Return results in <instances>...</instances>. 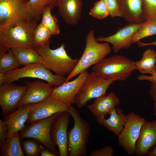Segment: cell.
<instances>
[{
    "instance_id": "1",
    "label": "cell",
    "mask_w": 156,
    "mask_h": 156,
    "mask_svg": "<svg viewBox=\"0 0 156 156\" xmlns=\"http://www.w3.org/2000/svg\"><path fill=\"white\" fill-rule=\"evenodd\" d=\"M49 40L44 45L34 47L42 57L44 67L52 70L55 74L61 76L68 75L76 66L79 59H73L65 49V44L61 43L60 47L54 49L50 48Z\"/></svg>"
},
{
    "instance_id": "2",
    "label": "cell",
    "mask_w": 156,
    "mask_h": 156,
    "mask_svg": "<svg viewBox=\"0 0 156 156\" xmlns=\"http://www.w3.org/2000/svg\"><path fill=\"white\" fill-rule=\"evenodd\" d=\"M86 41L85 47L82 55L73 70L66 77L65 82L69 81L83 71L97 64L111 51L109 43H100L96 40L92 29L88 32Z\"/></svg>"
},
{
    "instance_id": "3",
    "label": "cell",
    "mask_w": 156,
    "mask_h": 156,
    "mask_svg": "<svg viewBox=\"0 0 156 156\" xmlns=\"http://www.w3.org/2000/svg\"><path fill=\"white\" fill-rule=\"evenodd\" d=\"M37 25V22L28 21L13 26L0 28V47L10 49L34 47L33 34Z\"/></svg>"
},
{
    "instance_id": "4",
    "label": "cell",
    "mask_w": 156,
    "mask_h": 156,
    "mask_svg": "<svg viewBox=\"0 0 156 156\" xmlns=\"http://www.w3.org/2000/svg\"><path fill=\"white\" fill-rule=\"evenodd\" d=\"M73 117L74 124L68 132V153L70 156H86V145L89 137L90 128L83 119L77 109L71 105L68 111Z\"/></svg>"
},
{
    "instance_id": "5",
    "label": "cell",
    "mask_w": 156,
    "mask_h": 156,
    "mask_svg": "<svg viewBox=\"0 0 156 156\" xmlns=\"http://www.w3.org/2000/svg\"><path fill=\"white\" fill-rule=\"evenodd\" d=\"M135 70L136 61L120 55L105 57L92 68L93 71L104 75L115 81L126 80Z\"/></svg>"
},
{
    "instance_id": "6",
    "label": "cell",
    "mask_w": 156,
    "mask_h": 156,
    "mask_svg": "<svg viewBox=\"0 0 156 156\" xmlns=\"http://www.w3.org/2000/svg\"><path fill=\"white\" fill-rule=\"evenodd\" d=\"M115 81L99 73L93 71L89 73L75 98V103L79 109L83 108L88 101L105 95L110 86Z\"/></svg>"
},
{
    "instance_id": "7",
    "label": "cell",
    "mask_w": 156,
    "mask_h": 156,
    "mask_svg": "<svg viewBox=\"0 0 156 156\" xmlns=\"http://www.w3.org/2000/svg\"><path fill=\"white\" fill-rule=\"evenodd\" d=\"M28 77L41 79L56 87L64 83L66 78L65 76L53 74L44 67L42 63H39L25 65L21 68L5 73L4 83H11Z\"/></svg>"
},
{
    "instance_id": "8",
    "label": "cell",
    "mask_w": 156,
    "mask_h": 156,
    "mask_svg": "<svg viewBox=\"0 0 156 156\" xmlns=\"http://www.w3.org/2000/svg\"><path fill=\"white\" fill-rule=\"evenodd\" d=\"M60 112L55 113L47 118L36 121L25 126L19 133L21 140L27 138L35 140L42 144L46 149L56 156L59 155L52 138L51 130L53 122Z\"/></svg>"
},
{
    "instance_id": "9",
    "label": "cell",
    "mask_w": 156,
    "mask_h": 156,
    "mask_svg": "<svg viewBox=\"0 0 156 156\" xmlns=\"http://www.w3.org/2000/svg\"><path fill=\"white\" fill-rule=\"evenodd\" d=\"M29 0H0V28L28 21Z\"/></svg>"
},
{
    "instance_id": "10",
    "label": "cell",
    "mask_w": 156,
    "mask_h": 156,
    "mask_svg": "<svg viewBox=\"0 0 156 156\" xmlns=\"http://www.w3.org/2000/svg\"><path fill=\"white\" fill-rule=\"evenodd\" d=\"M127 121L118 136L119 145L129 155L135 154L136 142L146 120L134 112L126 115Z\"/></svg>"
},
{
    "instance_id": "11",
    "label": "cell",
    "mask_w": 156,
    "mask_h": 156,
    "mask_svg": "<svg viewBox=\"0 0 156 156\" xmlns=\"http://www.w3.org/2000/svg\"><path fill=\"white\" fill-rule=\"evenodd\" d=\"M87 70L80 73L72 81L65 82L53 88L50 96L63 103L71 105L75 103V98L89 74Z\"/></svg>"
},
{
    "instance_id": "12",
    "label": "cell",
    "mask_w": 156,
    "mask_h": 156,
    "mask_svg": "<svg viewBox=\"0 0 156 156\" xmlns=\"http://www.w3.org/2000/svg\"><path fill=\"white\" fill-rule=\"evenodd\" d=\"M70 105L50 96L41 102L32 104L26 123L30 124L49 117L55 113L68 111Z\"/></svg>"
},
{
    "instance_id": "13",
    "label": "cell",
    "mask_w": 156,
    "mask_h": 156,
    "mask_svg": "<svg viewBox=\"0 0 156 156\" xmlns=\"http://www.w3.org/2000/svg\"><path fill=\"white\" fill-rule=\"evenodd\" d=\"M71 116L68 111L61 112L56 117L52 125V135L58 147L60 156L68 155L67 128Z\"/></svg>"
},
{
    "instance_id": "14",
    "label": "cell",
    "mask_w": 156,
    "mask_h": 156,
    "mask_svg": "<svg viewBox=\"0 0 156 156\" xmlns=\"http://www.w3.org/2000/svg\"><path fill=\"white\" fill-rule=\"evenodd\" d=\"M26 86L11 83H4L0 86V105L4 116L17 108L25 93Z\"/></svg>"
},
{
    "instance_id": "15",
    "label": "cell",
    "mask_w": 156,
    "mask_h": 156,
    "mask_svg": "<svg viewBox=\"0 0 156 156\" xmlns=\"http://www.w3.org/2000/svg\"><path fill=\"white\" fill-rule=\"evenodd\" d=\"M143 23H130L119 29L113 35L107 37L101 36L96 38V40L99 42H105L110 44L113 51L117 53L122 49H127L129 48L133 43V38L134 34Z\"/></svg>"
},
{
    "instance_id": "16",
    "label": "cell",
    "mask_w": 156,
    "mask_h": 156,
    "mask_svg": "<svg viewBox=\"0 0 156 156\" xmlns=\"http://www.w3.org/2000/svg\"><path fill=\"white\" fill-rule=\"evenodd\" d=\"M27 90L18 104L17 108L27 104H34L41 102L50 96L53 85L40 81H26L25 82Z\"/></svg>"
},
{
    "instance_id": "17",
    "label": "cell",
    "mask_w": 156,
    "mask_h": 156,
    "mask_svg": "<svg viewBox=\"0 0 156 156\" xmlns=\"http://www.w3.org/2000/svg\"><path fill=\"white\" fill-rule=\"evenodd\" d=\"M156 145V120L145 121L142 125L136 143L135 154L146 155L148 151Z\"/></svg>"
},
{
    "instance_id": "18",
    "label": "cell",
    "mask_w": 156,
    "mask_h": 156,
    "mask_svg": "<svg viewBox=\"0 0 156 156\" xmlns=\"http://www.w3.org/2000/svg\"><path fill=\"white\" fill-rule=\"evenodd\" d=\"M32 104L23 105L18 108L16 110L4 116V121L8 128L7 139L24 128Z\"/></svg>"
},
{
    "instance_id": "19",
    "label": "cell",
    "mask_w": 156,
    "mask_h": 156,
    "mask_svg": "<svg viewBox=\"0 0 156 156\" xmlns=\"http://www.w3.org/2000/svg\"><path fill=\"white\" fill-rule=\"evenodd\" d=\"M83 4L82 0H58V13L67 24L76 25L81 18Z\"/></svg>"
},
{
    "instance_id": "20",
    "label": "cell",
    "mask_w": 156,
    "mask_h": 156,
    "mask_svg": "<svg viewBox=\"0 0 156 156\" xmlns=\"http://www.w3.org/2000/svg\"><path fill=\"white\" fill-rule=\"evenodd\" d=\"M122 17L130 24L145 22L142 0H118Z\"/></svg>"
},
{
    "instance_id": "21",
    "label": "cell",
    "mask_w": 156,
    "mask_h": 156,
    "mask_svg": "<svg viewBox=\"0 0 156 156\" xmlns=\"http://www.w3.org/2000/svg\"><path fill=\"white\" fill-rule=\"evenodd\" d=\"M120 104V100L113 92L95 99L92 103L87 106L88 109L95 117H105L109 111Z\"/></svg>"
},
{
    "instance_id": "22",
    "label": "cell",
    "mask_w": 156,
    "mask_h": 156,
    "mask_svg": "<svg viewBox=\"0 0 156 156\" xmlns=\"http://www.w3.org/2000/svg\"><path fill=\"white\" fill-rule=\"evenodd\" d=\"M109 117H95L97 123L118 136L123 130L127 121L126 115L119 107L114 108L108 113Z\"/></svg>"
},
{
    "instance_id": "23",
    "label": "cell",
    "mask_w": 156,
    "mask_h": 156,
    "mask_svg": "<svg viewBox=\"0 0 156 156\" xmlns=\"http://www.w3.org/2000/svg\"><path fill=\"white\" fill-rule=\"evenodd\" d=\"M11 49L20 65L42 63V57L34 47H16Z\"/></svg>"
},
{
    "instance_id": "24",
    "label": "cell",
    "mask_w": 156,
    "mask_h": 156,
    "mask_svg": "<svg viewBox=\"0 0 156 156\" xmlns=\"http://www.w3.org/2000/svg\"><path fill=\"white\" fill-rule=\"evenodd\" d=\"M58 0H29L28 2L29 13L28 21L37 23L41 18L42 12L47 6L53 10L57 7Z\"/></svg>"
},
{
    "instance_id": "25",
    "label": "cell",
    "mask_w": 156,
    "mask_h": 156,
    "mask_svg": "<svg viewBox=\"0 0 156 156\" xmlns=\"http://www.w3.org/2000/svg\"><path fill=\"white\" fill-rule=\"evenodd\" d=\"M156 52L149 49L143 52L141 59L136 61L137 70L142 74L155 73L156 67Z\"/></svg>"
},
{
    "instance_id": "26",
    "label": "cell",
    "mask_w": 156,
    "mask_h": 156,
    "mask_svg": "<svg viewBox=\"0 0 156 156\" xmlns=\"http://www.w3.org/2000/svg\"><path fill=\"white\" fill-rule=\"evenodd\" d=\"M20 65L11 49L0 47V73H6Z\"/></svg>"
},
{
    "instance_id": "27",
    "label": "cell",
    "mask_w": 156,
    "mask_h": 156,
    "mask_svg": "<svg viewBox=\"0 0 156 156\" xmlns=\"http://www.w3.org/2000/svg\"><path fill=\"white\" fill-rule=\"evenodd\" d=\"M19 133H16L7 139L1 147L2 156H24Z\"/></svg>"
},
{
    "instance_id": "28",
    "label": "cell",
    "mask_w": 156,
    "mask_h": 156,
    "mask_svg": "<svg viewBox=\"0 0 156 156\" xmlns=\"http://www.w3.org/2000/svg\"><path fill=\"white\" fill-rule=\"evenodd\" d=\"M52 10L49 6L44 8L42 14L40 23L49 29L52 35H56L60 33V30L56 15L51 13Z\"/></svg>"
},
{
    "instance_id": "29",
    "label": "cell",
    "mask_w": 156,
    "mask_h": 156,
    "mask_svg": "<svg viewBox=\"0 0 156 156\" xmlns=\"http://www.w3.org/2000/svg\"><path fill=\"white\" fill-rule=\"evenodd\" d=\"M156 35V20L145 21L134 34L133 43L138 42L145 37Z\"/></svg>"
},
{
    "instance_id": "30",
    "label": "cell",
    "mask_w": 156,
    "mask_h": 156,
    "mask_svg": "<svg viewBox=\"0 0 156 156\" xmlns=\"http://www.w3.org/2000/svg\"><path fill=\"white\" fill-rule=\"evenodd\" d=\"M52 36L49 29L40 23L36 27L34 33V47L41 46L50 40Z\"/></svg>"
},
{
    "instance_id": "31",
    "label": "cell",
    "mask_w": 156,
    "mask_h": 156,
    "mask_svg": "<svg viewBox=\"0 0 156 156\" xmlns=\"http://www.w3.org/2000/svg\"><path fill=\"white\" fill-rule=\"evenodd\" d=\"M89 14L92 17L100 20L104 19L109 16L108 10L103 0L95 2Z\"/></svg>"
},
{
    "instance_id": "32",
    "label": "cell",
    "mask_w": 156,
    "mask_h": 156,
    "mask_svg": "<svg viewBox=\"0 0 156 156\" xmlns=\"http://www.w3.org/2000/svg\"><path fill=\"white\" fill-rule=\"evenodd\" d=\"M25 153L28 156H36L40 155L43 147L37 142L30 139H27L22 143Z\"/></svg>"
},
{
    "instance_id": "33",
    "label": "cell",
    "mask_w": 156,
    "mask_h": 156,
    "mask_svg": "<svg viewBox=\"0 0 156 156\" xmlns=\"http://www.w3.org/2000/svg\"><path fill=\"white\" fill-rule=\"evenodd\" d=\"M145 21L156 20V0H142Z\"/></svg>"
},
{
    "instance_id": "34",
    "label": "cell",
    "mask_w": 156,
    "mask_h": 156,
    "mask_svg": "<svg viewBox=\"0 0 156 156\" xmlns=\"http://www.w3.org/2000/svg\"><path fill=\"white\" fill-rule=\"evenodd\" d=\"M112 17H122L120 7L118 0H103Z\"/></svg>"
},
{
    "instance_id": "35",
    "label": "cell",
    "mask_w": 156,
    "mask_h": 156,
    "mask_svg": "<svg viewBox=\"0 0 156 156\" xmlns=\"http://www.w3.org/2000/svg\"><path fill=\"white\" fill-rule=\"evenodd\" d=\"M114 153V150L113 147L108 145L91 151L90 155L91 156H112Z\"/></svg>"
},
{
    "instance_id": "36",
    "label": "cell",
    "mask_w": 156,
    "mask_h": 156,
    "mask_svg": "<svg viewBox=\"0 0 156 156\" xmlns=\"http://www.w3.org/2000/svg\"><path fill=\"white\" fill-rule=\"evenodd\" d=\"M8 128L6 124L4 121L0 119V146L1 147L6 140Z\"/></svg>"
},
{
    "instance_id": "37",
    "label": "cell",
    "mask_w": 156,
    "mask_h": 156,
    "mask_svg": "<svg viewBox=\"0 0 156 156\" xmlns=\"http://www.w3.org/2000/svg\"><path fill=\"white\" fill-rule=\"evenodd\" d=\"M150 76H147L144 74H142L138 76V79L140 81H147L152 82H156V73H151Z\"/></svg>"
},
{
    "instance_id": "38",
    "label": "cell",
    "mask_w": 156,
    "mask_h": 156,
    "mask_svg": "<svg viewBox=\"0 0 156 156\" xmlns=\"http://www.w3.org/2000/svg\"><path fill=\"white\" fill-rule=\"evenodd\" d=\"M149 93L150 96L154 100L156 99V82H151Z\"/></svg>"
},
{
    "instance_id": "39",
    "label": "cell",
    "mask_w": 156,
    "mask_h": 156,
    "mask_svg": "<svg viewBox=\"0 0 156 156\" xmlns=\"http://www.w3.org/2000/svg\"><path fill=\"white\" fill-rule=\"evenodd\" d=\"M40 155L41 156H55L56 155L51 151L44 148L41 151Z\"/></svg>"
},
{
    "instance_id": "40",
    "label": "cell",
    "mask_w": 156,
    "mask_h": 156,
    "mask_svg": "<svg viewBox=\"0 0 156 156\" xmlns=\"http://www.w3.org/2000/svg\"><path fill=\"white\" fill-rule=\"evenodd\" d=\"M138 47H142L148 45L156 46V40L150 43H145L139 41L137 42Z\"/></svg>"
},
{
    "instance_id": "41",
    "label": "cell",
    "mask_w": 156,
    "mask_h": 156,
    "mask_svg": "<svg viewBox=\"0 0 156 156\" xmlns=\"http://www.w3.org/2000/svg\"><path fill=\"white\" fill-rule=\"evenodd\" d=\"M151 148L146 155V156H156V145Z\"/></svg>"
},
{
    "instance_id": "42",
    "label": "cell",
    "mask_w": 156,
    "mask_h": 156,
    "mask_svg": "<svg viewBox=\"0 0 156 156\" xmlns=\"http://www.w3.org/2000/svg\"><path fill=\"white\" fill-rule=\"evenodd\" d=\"M5 73H0V86L4 83Z\"/></svg>"
},
{
    "instance_id": "43",
    "label": "cell",
    "mask_w": 156,
    "mask_h": 156,
    "mask_svg": "<svg viewBox=\"0 0 156 156\" xmlns=\"http://www.w3.org/2000/svg\"><path fill=\"white\" fill-rule=\"evenodd\" d=\"M154 115L156 116V99L154 100Z\"/></svg>"
},
{
    "instance_id": "44",
    "label": "cell",
    "mask_w": 156,
    "mask_h": 156,
    "mask_svg": "<svg viewBox=\"0 0 156 156\" xmlns=\"http://www.w3.org/2000/svg\"><path fill=\"white\" fill-rule=\"evenodd\" d=\"M155 73H156V70H155Z\"/></svg>"
}]
</instances>
